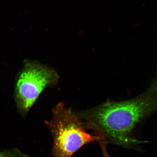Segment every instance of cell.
Listing matches in <instances>:
<instances>
[{
  "instance_id": "3957f363",
  "label": "cell",
  "mask_w": 157,
  "mask_h": 157,
  "mask_svg": "<svg viewBox=\"0 0 157 157\" xmlns=\"http://www.w3.org/2000/svg\"><path fill=\"white\" fill-rule=\"evenodd\" d=\"M56 72L36 61L26 60L17 73L14 82V99L18 112L26 115L43 90L56 84Z\"/></svg>"
},
{
  "instance_id": "277c9868",
  "label": "cell",
  "mask_w": 157,
  "mask_h": 157,
  "mask_svg": "<svg viewBox=\"0 0 157 157\" xmlns=\"http://www.w3.org/2000/svg\"><path fill=\"white\" fill-rule=\"evenodd\" d=\"M0 157H29L28 155L23 153L16 148L0 151Z\"/></svg>"
},
{
  "instance_id": "7a4b0ae2",
  "label": "cell",
  "mask_w": 157,
  "mask_h": 157,
  "mask_svg": "<svg viewBox=\"0 0 157 157\" xmlns=\"http://www.w3.org/2000/svg\"><path fill=\"white\" fill-rule=\"evenodd\" d=\"M52 113L45 124L53 138L52 157H72L86 144L100 141V137L88 133L81 119L62 102L54 107Z\"/></svg>"
},
{
  "instance_id": "8992f818",
  "label": "cell",
  "mask_w": 157,
  "mask_h": 157,
  "mask_svg": "<svg viewBox=\"0 0 157 157\" xmlns=\"http://www.w3.org/2000/svg\"><path fill=\"white\" fill-rule=\"evenodd\" d=\"M149 88L155 94L157 97V74L155 78L154 81L152 83Z\"/></svg>"
},
{
  "instance_id": "6da1fadb",
  "label": "cell",
  "mask_w": 157,
  "mask_h": 157,
  "mask_svg": "<svg viewBox=\"0 0 157 157\" xmlns=\"http://www.w3.org/2000/svg\"><path fill=\"white\" fill-rule=\"evenodd\" d=\"M157 110V97L150 89L127 101H108L98 107L75 112L84 120L94 135L111 144L128 148L137 147L139 140L132 137L137 123Z\"/></svg>"
},
{
  "instance_id": "5b68a950",
  "label": "cell",
  "mask_w": 157,
  "mask_h": 157,
  "mask_svg": "<svg viewBox=\"0 0 157 157\" xmlns=\"http://www.w3.org/2000/svg\"><path fill=\"white\" fill-rule=\"evenodd\" d=\"M98 143H99L100 147H101L103 157H111L107 151V145L108 144L106 142V140H104V139H102V140H100Z\"/></svg>"
}]
</instances>
